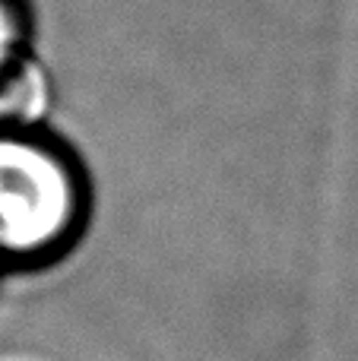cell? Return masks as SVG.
<instances>
[{"mask_svg": "<svg viewBox=\"0 0 358 361\" xmlns=\"http://www.w3.org/2000/svg\"><path fill=\"white\" fill-rule=\"evenodd\" d=\"M86 219L73 156L23 124H0V263L35 267L67 250Z\"/></svg>", "mask_w": 358, "mask_h": 361, "instance_id": "cell-1", "label": "cell"}, {"mask_svg": "<svg viewBox=\"0 0 358 361\" xmlns=\"http://www.w3.org/2000/svg\"><path fill=\"white\" fill-rule=\"evenodd\" d=\"M29 86V61H25V16L16 0H0V102L23 95Z\"/></svg>", "mask_w": 358, "mask_h": 361, "instance_id": "cell-2", "label": "cell"}]
</instances>
